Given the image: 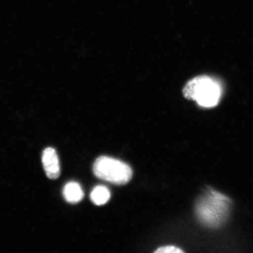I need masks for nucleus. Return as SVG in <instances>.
<instances>
[{
	"label": "nucleus",
	"mask_w": 253,
	"mask_h": 253,
	"mask_svg": "<svg viewBox=\"0 0 253 253\" xmlns=\"http://www.w3.org/2000/svg\"><path fill=\"white\" fill-rule=\"evenodd\" d=\"M42 162L47 178L56 179L59 178L61 170L58 155L54 148L48 147L43 151Z\"/></svg>",
	"instance_id": "obj_4"
},
{
	"label": "nucleus",
	"mask_w": 253,
	"mask_h": 253,
	"mask_svg": "<svg viewBox=\"0 0 253 253\" xmlns=\"http://www.w3.org/2000/svg\"><path fill=\"white\" fill-rule=\"evenodd\" d=\"M65 200L71 204H77L83 199L84 193L80 185L75 182H69L63 190Z\"/></svg>",
	"instance_id": "obj_5"
},
{
	"label": "nucleus",
	"mask_w": 253,
	"mask_h": 253,
	"mask_svg": "<svg viewBox=\"0 0 253 253\" xmlns=\"http://www.w3.org/2000/svg\"><path fill=\"white\" fill-rule=\"evenodd\" d=\"M110 197L109 189L103 185L95 186L90 194L91 201L97 206L106 204L109 201Z\"/></svg>",
	"instance_id": "obj_6"
},
{
	"label": "nucleus",
	"mask_w": 253,
	"mask_h": 253,
	"mask_svg": "<svg viewBox=\"0 0 253 253\" xmlns=\"http://www.w3.org/2000/svg\"><path fill=\"white\" fill-rule=\"evenodd\" d=\"M233 203L226 195L207 186L195 202V216L202 226L220 228L228 219Z\"/></svg>",
	"instance_id": "obj_1"
},
{
	"label": "nucleus",
	"mask_w": 253,
	"mask_h": 253,
	"mask_svg": "<svg viewBox=\"0 0 253 253\" xmlns=\"http://www.w3.org/2000/svg\"><path fill=\"white\" fill-rule=\"evenodd\" d=\"M155 253H184L180 248H176L175 246H167L161 247V248H158Z\"/></svg>",
	"instance_id": "obj_7"
},
{
	"label": "nucleus",
	"mask_w": 253,
	"mask_h": 253,
	"mask_svg": "<svg viewBox=\"0 0 253 253\" xmlns=\"http://www.w3.org/2000/svg\"><path fill=\"white\" fill-rule=\"evenodd\" d=\"M93 172L97 178L118 185L126 184L132 176V169L128 164L106 156L100 157L95 161Z\"/></svg>",
	"instance_id": "obj_3"
},
{
	"label": "nucleus",
	"mask_w": 253,
	"mask_h": 253,
	"mask_svg": "<svg viewBox=\"0 0 253 253\" xmlns=\"http://www.w3.org/2000/svg\"><path fill=\"white\" fill-rule=\"evenodd\" d=\"M183 96L189 100H196L204 107L216 106L220 96L218 85L207 76L196 77L188 82L183 89Z\"/></svg>",
	"instance_id": "obj_2"
}]
</instances>
